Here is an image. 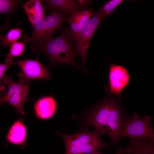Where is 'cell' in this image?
Masks as SVG:
<instances>
[{
  "label": "cell",
  "instance_id": "cell-1",
  "mask_svg": "<svg viewBox=\"0 0 154 154\" xmlns=\"http://www.w3.org/2000/svg\"><path fill=\"white\" fill-rule=\"evenodd\" d=\"M104 87V97L87 112L85 121L99 135H108L116 147L120 145V134L129 116L124 110L122 95L115 98Z\"/></svg>",
  "mask_w": 154,
  "mask_h": 154
},
{
  "label": "cell",
  "instance_id": "cell-2",
  "mask_svg": "<svg viewBox=\"0 0 154 154\" xmlns=\"http://www.w3.org/2000/svg\"><path fill=\"white\" fill-rule=\"evenodd\" d=\"M61 31L58 36L42 43L33 51L37 54L43 52L46 54L50 60V67L67 64L79 69L80 66L75 60L76 55L78 54L76 45L67 29L64 28Z\"/></svg>",
  "mask_w": 154,
  "mask_h": 154
},
{
  "label": "cell",
  "instance_id": "cell-3",
  "mask_svg": "<svg viewBox=\"0 0 154 154\" xmlns=\"http://www.w3.org/2000/svg\"><path fill=\"white\" fill-rule=\"evenodd\" d=\"M56 133L63 139L65 146V154H93L101 149H108L110 143L103 141L94 130L84 128L72 135Z\"/></svg>",
  "mask_w": 154,
  "mask_h": 154
},
{
  "label": "cell",
  "instance_id": "cell-4",
  "mask_svg": "<svg viewBox=\"0 0 154 154\" xmlns=\"http://www.w3.org/2000/svg\"><path fill=\"white\" fill-rule=\"evenodd\" d=\"M70 15H63L56 11L41 20L33 27L32 35H25L21 38L22 41L26 43L30 42L33 50L42 43L52 39V36L56 31L63 29V23L68 22Z\"/></svg>",
  "mask_w": 154,
  "mask_h": 154
},
{
  "label": "cell",
  "instance_id": "cell-5",
  "mask_svg": "<svg viewBox=\"0 0 154 154\" xmlns=\"http://www.w3.org/2000/svg\"><path fill=\"white\" fill-rule=\"evenodd\" d=\"M18 76L19 82L17 83L9 76L5 75L4 81L8 86V90L4 97V102L9 103L15 108L19 114L24 115L23 107L28 99L31 81L24 77L22 72L20 73Z\"/></svg>",
  "mask_w": 154,
  "mask_h": 154
},
{
  "label": "cell",
  "instance_id": "cell-6",
  "mask_svg": "<svg viewBox=\"0 0 154 154\" xmlns=\"http://www.w3.org/2000/svg\"><path fill=\"white\" fill-rule=\"evenodd\" d=\"M152 117L147 115L139 116L135 112L129 116L121 133L120 138L127 136L131 138H150L154 139V130Z\"/></svg>",
  "mask_w": 154,
  "mask_h": 154
},
{
  "label": "cell",
  "instance_id": "cell-7",
  "mask_svg": "<svg viewBox=\"0 0 154 154\" xmlns=\"http://www.w3.org/2000/svg\"><path fill=\"white\" fill-rule=\"evenodd\" d=\"M104 17L99 10L88 20L75 41L78 54L81 58L82 68L85 74L88 73L86 59L91 39Z\"/></svg>",
  "mask_w": 154,
  "mask_h": 154
},
{
  "label": "cell",
  "instance_id": "cell-8",
  "mask_svg": "<svg viewBox=\"0 0 154 154\" xmlns=\"http://www.w3.org/2000/svg\"><path fill=\"white\" fill-rule=\"evenodd\" d=\"M109 70V85H105L104 86L111 94L119 96L129 83V74L125 67L114 64H110Z\"/></svg>",
  "mask_w": 154,
  "mask_h": 154
},
{
  "label": "cell",
  "instance_id": "cell-9",
  "mask_svg": "<svg viewBox=\"0 0 154 154\" xmlns=\"http://www.w3.org/2000/svg\"><path fill=\"white\" fill-rule=\"evenodd\" d=\"M17 64L21 69L24 77L28 80L44 79L48 81L50 78L51 73L48 68L40 63L38 58L19 60Z\"/></svg>",
  "mask_w": 154,
  "mask_h": 154
},
{
  "label": "cell",
  "instance_id": "cell-10",
  "mask_svg": "<svg viewBox=\"0 0 154 154\" xmlns=\"http://www.w3.org/2000/svg\"><path fill=\"white\" fill-rule=\"evenodd\" d=\"M93 11L89 9L79 10L70 15L68 22L70 26L67 30L74 41L93 14Z\"/></svg>",
  "mask_w": 154,
  "mask_h": 154
},
{
  "label": "cell",
  "instance_id": "cell-11",
  "mask_svg": "<svg viewBox=\"0 0 154 154\" xmlns=\"http://www.w3.org/2000/svg\"><path fill=\"white\" fill-rule=\"evenodd\" d=\"M44 2L48 10L56 11L63 15H70L82 9L80 4L74 0H46Z\"/></svg>",
  "mask_w": 154,
  "mask_h": 154
},
{
  "label": "cell",
  "instance_id": "cell-12",
  "mask_svg": "<svg viewBox=\"0 0 154 154\" xmlns=\"http://www.w3.org/2000/svg\"><path fill=\"white\" fill-rule=\"evenodd\" d=\"M52 96L42 97L35 103V110L37 116L39 118L47 119L54 115L57 109V104L54 98Z\"/></svg>",
  "mask_w": 154,
  "mask_h": 154
},
{
  "label": "cell",
  "instance_id": "cell-13",
  "mask_svg": "<svg viewBox=\"0 0 154 154\" xmlns=\"http://www.w3.org/2000/svg\"><path fill=\"white\" fill-rule=\"evenodd\" d=\"M125 150L127 154H154V139L131 138Z\"/></svg>",
  "mask_w": 154,
  "mask_h": 154
},
{
  "label": "cell",
  "instance_id": "cell-14",
  "mask_svg": "<svg viewBox=\"0 0 154 154\" xmlns=\"http://www.w3.org/2000/svg\"><path fill=\"white\" fill-rule=\"evenodd\" d=\"M43 2L40 0H30L22 5L28 20L33 27L45 17Z\"/></svg>",
  "mask_w": 154,
  "mask_h": 154
},
{
  "label": "cell",
  "instance_id": "cell-15",
  "mask_svg": "<svg viewBox=\"0 0 154 154\" xmlns=\"http://www.w3.org/2000/svg\"><path fill=\"white\" fill-rule=\"evenodd\" d=\"M27 136L25 125L21 120L15 121L11 126L6 136L8 143L24 146Z\"/></svg>",
  "mask_w": 154,
  "mask_h": 154
},
{
  "label": "cell",
  "instance_id": "cell-16",
  "mask_svg": "<svg viewBox=\"0 0 154 154\" xmlns=\"http://www.w3.org/2000/svg\"><path fill=\"white\" fill-rule=\"evenodd\" d=\"M23 31V29L19 27L11 29L7 34L0 36L1 44L3 46H10L19 39Z\"/></svg>",
  "mask_w": 154,
  "mask_h": 154
},
{
  "label": "cell",
  "instance_id": "cell-17",
  "mask_svg": "<svg viewBox=\"0 0 154 154\" xmlns=\"http://www.w3.org/2000/svg\"><path fill=\"white\" fill-rule=\"evenodd\" d=\"M26 44L23 41H17L12 43L10 46L9 51L6 55L5 62L12 60V58L14 57L22 55L25 49Z\"/></svg>",
  "mask_w": 154,
  "mask_h": 154
},
{
  "label": "cell",
  "instance_id": "cell-18",
  "mask_svg": "<svg viewBox=\"0 0 154 154\" xmlns=\"http://www.w3.org/2000/svg\"><path fill=\"white\" fill-rule=\"evenodd\" d=\"M21 1L0 0V14L13 15Z\"/></svg>",
  "mask_w": 154,
  "mask_h": 154
},
{
  "label": "cell",
  "instance_id": "cell-19",
  "mask_svg": "<svg viewBox=\"0 0 154 154\" xmlns=\"http://www.w3.org/2000/svg\"><path fill=\"white\" fill-rule=\"evenodd\" d=\"M123 0H111L105 3L99 10L104 17L111 15L113 11Z\"/></svg>",
  "mask_w": 154,
  "mask_h": 154
},
{
  "label": "cell",
  "instance_id": "cell-20",
  "mask_svg": "<svg viewBox=\"0 0 154 154\" xmlns=\"http://www.w3.org/2000/svg\"><path fill=\"white\" fill-rule=\"evenodd\" d=\"M16 63L13 60L0 64V91L5 88L4 81L5 74L6 70L11 65L16 64Z\"/></svg>",
  "mask_w": 154,
  "mask_h": 154
},
{
  "label": "cell",
  "instance_id": "cell-21",
  "mask_svg": "<svg viewBox=\"0 0 154 154\" xmlns=\"http://www.w3.org/2000/svg\"><path fill=\"white\" fill-rule=\"evenodd\" d=\"M11 28L10 19L8 18L7 19L5 23L0 28V33L5 29Z\"/></svg>",
  "mask_w": 154,
  "mask_h": 154
},
{
  "label": "cell",
  "instance_id": "cell-22",
  "mask_svg": "<svg viewBox=\"0 0 154 154\" xmlns=\"http://www.w3.org/2000/svg\"><path fill=\"white\" fill-rule=\"evenodd\" d=\"M7 93L5 88L1 91L0 93V105L4 102V99L5 96Z\"/></svg>",
  "mask_w": 154,
  "mask_h": 154
}]
</instances>
